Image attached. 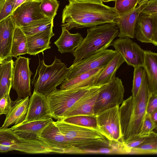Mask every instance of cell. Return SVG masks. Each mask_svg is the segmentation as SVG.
<instances>
[{"label": "cell", "mask_w": 157, "mask_h": 157, "mask_svg": "<svg viewBox=\"0 0 157 157\" xmlns=\"http://www.w3.org/2000/svg\"><path fill=\"white\" fill-rule=\"evenodd\" d=\"M63 9L62 26L68 31L91 28L107 23L116 24L119 17L114 7L103 3L69 1Z\"/></svg>", "instance_id": "6da1fadb"}, {"label": "cell", "mask_w": 157, "mask_h": 157, "mask_svg": "<svg viewBox=\"0 0 157 157\" xmlns=\"http://www.w3.org/2000/svg\"><path fill=\"white\" fill-rule=\"evenodd\" d=\"M144 70L142 82L136 96L134 97L132 95L124 100L119 107L122 143L139 137V135L146 113L150 94L147 75Z\"/></svg>", "instance_id": "7a4b0ae2"}, {"label": "cell", "mask_w": 157, "mask_h": 157, "mask_svg": "<svg viewBox=\"0 0 157 157\" xmlns=\"http://www.w3.org/2000/svg\"><path fill=\"white\" fill-rule=\"evenodd\" d=\"M54 123L71 145L82 154H93L98 148L110 146V141L97 128L69 124L62 119Z\"/></svg>", "instance_id": "3957f363"}, {"label": "cell", "mask_w": 157, "mask_h": 157, "mask_svg": "<svg viewBox=\"0 0 157 157\" xmlns=\"http://www.w3.org/2000/svg\"><path fill=\"white\" fill-rule=\"evenodd\" d=\"M119 33L115 23H105L87 29L86 37L72 52L75 57L73 63L107 49Z\"/></svg>", "instance_id": "277c9868"}, {"label": "cell", "mask_w": 157, "mask_h": 157, "mask_svg": "<svg viewBox=\"0 0 157 157\" xmlns=\"http://www.w3.org/2000/svg\"><path fill=\"white\" fill-rule=\"evenodd\" d=\"M38 64L32 84L34 91L46 96L62 83L70 68L56 56L51 65L46 64L44 59Z\"/></svg>", "instance_id": "5b68a950"}, {"label": "cell", "mask_w": 157, "mask_h": 157, "mask_svg": "<svg viewBox=\"0 0 157 157\" xmlns=\"http://www.w3.org/2000/svg\"><path fill=\"white\" fill-rule=\"evenodd\" d=\"M95 86L67 89L56 88L46 96L51 117L62 119L65 112Z\"/></svg>", "instance_id": "8992f818"}, {"label": "cell", "mask_w": 157, "mask_h": 157, "mask_svg": "<svg viewBox=\"0 0 157 157\" xmlns=\"http://www.w3.org/2000/svg\"><path fill=\"white\" fill-rule=\"evenodd\" d=\"M13 151L30 154L54 153L40 140L25 139L15 133L10 128L0 127V153Z\"/></svg>", "instance_id": "52a82bcc"}, {"label": "cell", "mask_w": 157, "mask_h": 157, "mask_svg": "<svg viewBox=\"0 0 157 157\" xmlns=\"http://www.w3.org/2000/svg\"><path fill=\"white\" fill-rule=\"evenodd\" d=\"M124 86L121 79L116 77L104 85L99 91L95 103V115L109 109L119 106L124 101Z\"/></svg>", "instance_id": "ba28073f"}, {"label": "cell", "mask_w": 157, "mask_h": 157, "mask_svg": "<svg viewBox=\"0 0 157 157\" xmlns=\"http://www.w3.org/2000/svg\"><path fill=\"white\" fill-rule=\"evenodd\" d=\"M30 60L28 58L19 56L14 62L12 87L17 94V99L32 95L30 78L33 73L29 67Z\"/></svg>", "instance_id": "9c48e42d"}, {"label": "cell", "mask_w": 157, "mask_h": 157, "mask_svg": "<svg viewBox=\"0 0 157 157\" xmlns=\"http://www.w3.org/2000/svg\"><path fill=\"white\" fill-rule=\"evenodd\" d=\"M38 139L51 149L55 153L82 154L74 147L51 121L43 130Z\"/></svg>", "instance_id": "30bf717a"}, {"label": "cell", "mask_w": 157, "mask_h": 157, "mask_svg": "<svg viewBox=\"0 0 157 157\" xmlns=\"http://www.w3.org/2000/svg\"><path fill=\"white\" fill-rule=\"evenodd\" d=\"M96 117L97 129L102 135L109 141L122 142L119 106L107 109Z\"/></svg>", "instance_id": "8fae6325"}, {"label": "cell", "mask_w": 157, "mask_h": 157, "mask_svg": "<svg viewBox=\"0 0 157 157\" xmlns=\"http://www.w3.org/2000/svg\"><path fill=\"white\" fill-rule=\"evenodd\" d=\"M117 53L115 50L106 49L73 63L65 79H69L83 72L105 66Z\"/></svg>", "instance_id": "7c38bea8"}, {"label": "cell", "mask_w": 157, "mask_h": 157, "mask_svg": "<svg viewBox=\"0 0 157 157\" xmlns=\"http://www.w3.org/2000/svg\"><path fill=\"white\" fill-rule=\"evenodd\" d=\"M127 64L134 67H143L145 50L130 38L119 37L111 43Z\"/></svg>", "instance_id": "4fadbf2b"}, {"label": "cell", "mask_w": 157, "mask_h": 157, "mask_svg": "<svg viewBox=\"0 0 157 157\" xmlns=\"http://www.w3.org/2000/svg\"><path fill=\"white\" fill-rule=\"evenodd\" d=\"M41 1L28 0L19 6L11 15L16 26H25L36 21L48 18L40 8Z\"/></svg>", "instance_id": "5bb4252c"}, {"label": "cell", "mask_w": 157, "mask_h": 157, "mask_svg": "<svg viewBox=\"0 0 157 157\" xmlns=\"http://www.w3.org/2000/svg\"><path fill=\"white\" fill-rule=\"evenodd\" d=\"M135 38L143 43L157 46V14L149 15L141 13L134 30Z\"/></svg>", "instance_id": "9a60e30c"}, {"label": "cell", "mask_w": 157, "mask_h": 157, "mask_svg": "<svg viewBox=\"0 0 157 157\" xmlns=\"http://www.w3.org/2000/svg\"><path fill=\"white\" fill-rule=\"evenodd\" d=\"M103 85H95L65 112L62 119L78 115L96 116L94 106L98 93Z\"/></svg>", "instance_id": "2e32d148"}, {"label": "cell", "mask_w": 157, "mask_h": 157, "mask_svg": "<svg viewBox=\"0 0 157 157\" xmlns=\"http://www.w3.org/2000/svg\"><path fill=\"white\" fill-rule=\"evenodd\" d=\"M52 118L48 109L46 96L33 91L29 98L26 117L22 122Z\"/></svg>", "instance_id": "e0dca14e"}, {"label": "cell", "mask_w": 157, "mask_h": 157, "mask_svg": "<svg viewBox=\"0 0 157 157\" xmlns=\"http://www.w3.org/2000/svg\"><path fill=\"white\" fill-rule=\"evenodd\" d=\"M145 4L138 6L132 10L119 16L116 24L119 29V37L135 38V26L140 13L146 5Z\"/></svg>", "instance_id": "ac0fdd59"}, {"label": "cell", "mask_w": 157, "mask_h": 157, "mask_svg": "<svg viewBox=\"0 0 157 157\" xmlns=\"http://www.w3.org/2000/svg\"><path fill=\"white\" fill-rule=\"evenodd\" d=\"M53 120H46L21 122L10 128L21 137L27 139L39 140L38 136L44 128Z\"/></svg>", "instance_id": "d6986e66"}, {"label": "cell", "mask_w": 157, "mask_h": 157, "mask_svg": "<svg viewBox=\"0 0 157 157\" xmlns=\"http://www.w3.org/2000/svg\"><path fill=\"white\" fill-rule=\"evenodd\" d=\"M53 28L36 34L26 36L28 54L35 56L51 48L50 39L54 35Z\"/></svg>", "instance_id": "ffe728a7"}, {"label": "cell", "mask_w": 157, "mask_h": 157, "mask_svg": "<svg viewBox=\"0 0 157 157\" xmlns=\"http://www.w3.org/2000/svg\"><path fill=\"white\" fill-rule=\"evenodd\" d=\"M16 27L11 15L0 21V56L3 61L10 57L13 37Z\"/></svg>", "instance_id": "44dd1931"}, {"label": "cell", "mask_w": 157, "mask_h": 157, "mask_svg": "<svg viewBox=\"0 0 157 157\" xmlns=\"http://www.w3.org/2000/svg\"><path fill=\"white\" fill-rule=\"evenodd\" d=\"M105 66L82 73L69 79H65L60 89H67L95 85L97 79Z\"/></svg>", "instance_id": "7402d4cb"}, {"label": "cell", "mask_w": 157, "mask_h": 157, "mask_svg": "<svg viewBox=\"0 0 157 157\" xmlns=\"http://www.w3.org/2000/svg\"><path fill=\"white\" fill-rule=\"evenodd\" d=\"M29 101L28 97L13 101L1 127L8 128L12 125H15L22 122L27 113Z\"/></svg>", "instance_id": "603a6c76"}, {"label": "cell", "mask_w": 157, "mask_h": 157, "mask_svg": "<svg viewBox=\"0 0 157 157\" xmlns=\"http://www.w3.org/2000/svg\"><path fill=\"white\" fill-rule=\"evenodd\" d=\"M144 69L146 72L150 94L157 93V53L145 50Z\"/></svg>", "instance_id": "cb8c5ba5"}, {"label": "cell", "mask_w": 157, "mask_h": 157, "mask_svg": "<svg viewBox=\"0 0 157 157\" xmlns=\"http://www.w3.org/2000/svg\"><path fill=\"white\" fill-rule=\"evenodd\" d=\"M62 29L61 35L54 44L61 53H72L83 38L78 33L74 34L70 33L65 27L62 26Z\"/></svg>", "instance_id": "d4e9b609"}, {"label": "cell", "mask_w": 157, "mask_h": 157, "mask_svg": "<svg viewBox=\"0 0 157 157\" xmlns=\"http://www.w3.org/2000/svg\"><path fill=\"white\" fill-rule=\"evenodd\" d=\"M124 62L122 57L118 53L104 67L97 79L95 85H104L111 81L115 77L117 71Z\"/></svg>", "instance_id": "484cf974"}, {"label": "cell", "mask_w": 157, "mask_h": 157, "mask_svg": "<svg viewBox=\"0 0 157 157\" xmlns=\"http://www.w3.org/2000/svg\"><path fill=\"white\" fill-rule=\"evenodd\" d=\"M2 65L0 78V98L6 94H10L12 87L14 62L11 59L5 60Z\"/></svg>", "instance_id": "4316f807"}, {"label": "cell", "mask_w": 157, "mask_h": 157, "mask_svg": "<svg viewBox=\"0 0 157 157\" xmlns=\"http://www.w3.org/2000/svg\"><path fill=\"white\" fill-rule=\"evenodd\" d=\"M28 54L26 36L20 27L16 26L13 34L10 57H17Z\"/></svg>", "instance_id": "83f0119b"}, {"label": "cell", "mask_w": 157, "mask_h": 157, "mask_svg": "<svg viewBox=\"0 0 157 157\" xmlns=\"http://www.w3.org/2000/svg\"><path fill=\"white\" fill-rule=\"evenodd\" d=\"M157 153V134L153 132L146 136L138 146L133 148L129 154H156Z\"/></svg>", "instance_id": "f1b7e54d"}, {"label": "cell", "mask_w": 157, "mask_h": 157, "mask_svg": "<svg viewBox=\"0 0 157 157\" xmlns=\"http://www.w3.org/2000/svg\"><path fill=\"white\" fill-rule=\"evenodd\" d=\"M53 18H45L33 22L21 27L26 36L32 35L53 27Z\"/></svg>", "instance_id": "f546056e"}, {"label": "cell", "mask_w": 157, "mask_h": 157, "mask_svg": "<svg viewBox=\"0 0 157 157\" xmlns=\"http://www.w3.org/2000/svg\"><path fill=\"white\" fill-rule=\"evenodd\" d=\"M64 122L79 126L97 128L96 116L78 115L64 118Z\"/></svg>", "instance_id": "4dcf8cb0"}, {"label": "cell", "mask_w": 157, "mask_h": 157, "mask_svg": "<svg viewBox=\"0 0 157 157\" xmlns=\"http://www.w3.org/2000/svg\"><path fill=\"white\" fill-rule=\"evenodd\" d=\"M59 5L57 0H42L40 8L46 17L50 19H54L57 14Z\"/></svg>", "instance_id": "1f68e13d"}, {"label": "cell", "mask_w": 157, "mask_h": 157, "mask_svg": "<svg viewBox=\"0 0 157 157\" xmlns=\"http://www.w3.org/2000/svg\"><path fill=\"white\" fill-rule=\"evenodd\" d=\"M141 0H116L114 7L119 16L135 8Z\"/></svg>", "instance_id": "d6a6232c"}, {"label": "cell", "mask_w": 157, "mask_h": 157, "mask_svg": "<svg viewBox=\"0 0 157 157\" xmlns=\"http://www.w3.org/2000/svg\"><path fill=\"white\" fill-rule=\"evenodd\" d=\"M156 127L157 124L152 120L150 114L146 112L139 135V137L148 136Z\"/></svg>", "instance_id": "836d02e7"}, {"label": "cell", "mask_w": 157, "mask_h": 157, "mask_svg": "<svg viewBox=\"0 0 157 157\" xmlns=\"http://www.w3.org/2000/svg\"><path fill=\"white\" fill-rule=\"evenodd\" d=\"M133 79L132 89V95L136 96L141 86L143 77L144 68L142 67H134Z\"/></svg>", "instance_id": "e575fe53"}, {"label": "cell", "mask_w": 157, "mask_h": 157, "mask_svg": "<svg viewBox=\"0 0 157 157\" xmlns=\"http://www.w3.org/2000/svg\"><path fill=\"white\" fill-rule=\"evenodd\" d=\"M10 94H6L0 98V115L6 114L10 110L13 103Z\"/></svg>", "instance_id": "d590c367"}, {"label": "cell", "mask_w": 157, "mask_h": 157, "mask_svg": "<svg viewBox=\"0 0 157 157\" xmlns=\"http://www.w3.org/2000/svg\"><path fill=\"white\" fill-rule=\"evenodd\" d=\"M14 0H5L0 12V21L10 15L13 11Z\"/></svg>", "instance_id": "8d00e7d4"}, {"label": "cell", "mask_w": 157, "mask_h": 157, "mask_svg": "<svg viewBox=\"0 0 157 157\" xmlns=\"http://www.w3.org/2000/svg\"><path fill=\"white\" fill-rule=\"evenodd\" d=\"M141 13L149 15L157 14V0H150Z\"/></svg>", "instance_id": "74e56055"}, {"label": "cell", "mask_w": 157, "mask_h": 157, "mask_svg": "<svg viewBox=\"0 0 157 157\" xmlns=\"http://www.w3.org/2000/svg\"><path fill=\"white\" fill-rule=\"evenodd\" d=\"M157 110V93L150 94L147 106L146 112L151 114Z\"/></svg>", "instance_id": "f35d334b"}, {"label": "cell", "mask_w": 157, "mask_h": 157, "mask_svg": "<svg viewBox=\"0 0 157 157\" xmlns=\"http://www.w3.org/2000/svg\"><path fill=\"white\" fill-rule=\"evenodd\" d=\"M145 137H139L135 139L125 143H122L124 149L127 154H129L133 148L138 146L144 140Z\"/></svg>", "instance_id": "ab89813d"}, {"label": "cell", "mask_w": 157, "mask_h": 157, "mask_svg": "<svg viewBox=\"0 0 157 157\" xmlns=\"http://www.w3.org/2000/svg\"><path fill=\"white\" fill-rule=\"evenodd\" d=\"M28 0H14L13 11L21 4Z\"/></svg>", "instance_id": "60d3db41"}, {"label": "cell", "mask_w": 157, "mask_h": 157, "mask_svg": "<svg viewBox=\"0 0 157 157\" xmlns=\"http://www.w3.org/2000/svg\"><path fill=\"white\" fill-rule=\"evenodd\" d=\"M152 120L156 123L157 122V110L150 114Z\"/></svg>", "instance_id": "b9f144b4"}, {"label": "cell", "mask_w": 157, "mask_h": 157, "mask_svg": "<svg viewBox=\"0 0 157 157\" xmlns=\"http://www.w3.org/2000/svg\"><path fill=\"white\" fill-rule=\"evenodd\" d=\"M68 1H75L94 2L103 3V0H68Z\"/></svg>", "instance_id": "7bdbcfd3"}, {"label": "cell", "mask_w": 157, "mask_h": 157, "mask_svg": "<svg viewBox=\"0 0 157 157\" xmlns=\"http://www.w3.org/2000/svg\"><path fill=\"white\" fill-rule=\"evenodd\" d=\"M150 0H141L138 3V5L139 6L143 5L147 3Z\"/></svg>", "instance_id": "ee69618b"}, {"label": "cell", "mask_w": 157, "mask_h": 157, "mask_svg": "<svg viewBox=\"0 0 157 157\" xmlns=\"http://www.w3.org/2000/svg\"><path fill=\"white\" fill-rule=\"evenodd\" d=\"M5 0H0V12L4 5Z\"/></svg>", "instance_id": "f6af8a7d"}, {"label": "cell", "mask_w": 157, "mask_h": 157, "mask_svg": "<svg viewBox=\"0 0 157 157\" xmlns=\"http://www.w3.org/2000/svg\"><path fill=\"white\" fill-rule=\"evenodd\" d=\"M116 0H103V2H107L111 1H115Z\"/></svg>", "instance_id": "bcb514c9"}, {"label": "cell", "mask_w": 157, "mask_h": 157, "mask_svg": "<svg viewBox=\"0 0 157 157\" xmlns=\"http://www.w3.org/2000/svg\"><path fill=\"white\" fill-rule=\"evenodd\" d=\"M2 63H0V78L1 71H2Z\"/></svg>", "instance_id": "7dc6e473"}, {"label": "cell", "mask_w": 157, "mask_h": 157, "mask_svg": "<svg viewBox=\"0 0 157 157\" xmlns=\"http://www.w3.org/2000/svg\"><path fill=\"white\" fill-rule=\"evenodd\" d=\"M4 61L1 58L0 56V63H2Z\"/></svg>", "instance_id": "c3c4849f"}, {"label": "cell", "mask_w": 157, "mask_h": 157, "mask_svg": "<svg viewBox=\"0 0 157 157\" xmlns=\"http://www.w3.org/2000/svg\"><path fill=\"white\" fill-rule=\"evenodd\" d=\"M34 0L38 1H41L42 0Z\"/></svg>", "instance_id": "681fc988"}, {"label": "cell", "mask_w": 157, "mask_h": 157, "mask_svg": "<svg viewBox=\"0 0 157 157\" xmlns=\"http://www.w3.org/2000/svg\"></svg>", "instance_id": "f907efd6"}]
</instances>
